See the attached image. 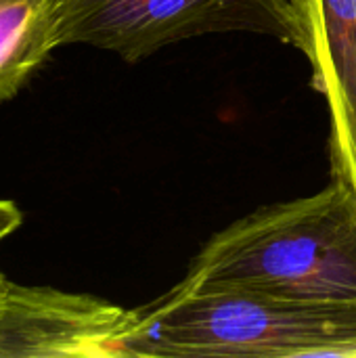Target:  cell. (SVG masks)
I'll use <instances>...</instances> for the list:
<instances>
[{"mask_svg":"<svg viewBox=\"0 0 356 358\" xmlns=\"http://www.w3.org/2000/svg\"><path fill=\"white\" fill-rule=\"evenodd\" d=\"M4 281H6V279H4V277H2V273H0V287L4 285Z\"/></svg>","mask_w":356,"mask_h":358,"instance_id":"ba28073f","label":"cell"},{"mask_svg":"<svg viewBox=\"0 0 356 358\" xmlns=\"http://www.w3.org/2000/svg\"><path fill=\"white\" fill-rule=\"evenodd\" d=\"M313 84L332 115V170L356 191V0H311Z\"/></svg>","mask_w":356,"mask_h":358,"instance_id":"5b68a950","label":"cell"},{"mask_svg":"<svg viewBox=\"0 0 356 358\" xmlns=\"http://www.w3.org/2000/svg\"><path fill=\"white\" fill-rule=\"evenodd\" d=\"M180 285L356 306V191L334 178L311 197L252 212L204 245Z\"/></svg>","mask_w":356,"mask_h":358,"instance_id":"6da1fadb","label":"cell"},{"mask_svg":"<svg viewBox=\"0 0 356 358\" xmlns=\"http://www.w3.org/2000/svg\"><path fill=\"white\" fill-rule=\"evenodd\" d=\"M130 310L88 294L0 287V358H113Z\"/></svg>","mask_w":356,"mask_h":358,"instance_id":"277c9868","label":"cell"},{"mask_svg":"<svg viewBox=\"0 0 356 358\" xmlns=\"http://www.w3.org/2000/svg\"><path fill=\"white\" fill-rule=\"evenodd\" d=\"M57 0H0V103L40 69L55 42Z\"/></svg>","mask_w":356,"mask_h":358,"instance_id":"8992f818","label":"cell"},{"mask_svg":"<svg viewBox=\"0 0 356 358\" xmlns=\"http://www.w3.org/2000/svg\"><path fill=\"white\" fill-rule=\"evenodd\" d=\"M254 31L315 57L311 0H57L55 42L88 44L136 63L204 34Z\"/></svg>","mask_w":356,"mask_h":358,"instance_id":"3957f363","label":"cell"},{"mask_svg":"<svg viewBox=\"0 0 356 358\" xmlns=\"http://www.w3.org/2000/svg\"><path fill=\"white\" fill-rule=\"evenodd\" d=\"M23 222V214L21 210L8 201V199H0V243L6 241Z\"/></svg>","mask_w":356,"mask_h":358,"instance_id":"52a82bcc","label":"cell"},{"mask_svg":"<svg viewBox=\"0 0 356 358\" xmlns=\"http://www.w3.org/2000/svg\"><path fill=\"white\" fill-rule=\"evenodd\" d=\"M356 357V306L180 283L130 310L113 358Z\"/></svg>","mask_w":356,"mask_h":358,"instance_id":"7a4b0ae2","label":"cell"}]
</instances>
